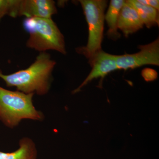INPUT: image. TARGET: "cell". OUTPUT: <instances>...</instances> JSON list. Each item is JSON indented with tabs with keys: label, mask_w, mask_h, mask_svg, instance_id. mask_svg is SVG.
Listing matches in <instances>:
<instances>
[{
	"label": "cell",
	"mask_w": 159,
	"mask_h": 159,
	"mask_svg": "<svg viewBox=\"0 0 159 159\" xmlns=\"http://www.w3.org/2000/svg\"><path fill=\"white\" fill-rule=\"evenodd\" d=\"M138 48L140 51L134 54L116 55L118 70H126L147 65L159 66V38L148 44L139 45Z\"/></svg>",
	"instance_id": "5b68a950"
},
{
	"label": "cell",
	"mask_w": 159,
	"mask_h": 159,
	"mask_svg": "<svg viewBox=\"0 0 159 159\" xmlns=\"http://www.w3.org/2000/svg\"><path fill=\"white\" fill-rule=\"evenodd\" d=\"M55 65L50 54L41 52L28 68L7 75L0 70V78L8 87L16 88L25 93L43 96L50 90L51 74Z\"/></svg>",
	"instance_id": "6da1fadb"
},
{
	"label": "cell",
	"mask_w": 159,
	"mask_h": 159,
	"mask_svg": "<svg viewBox=\"0 0 159 159\" xmlns=\"http://www.w3.org/2000/svg\"><path fill=\"white\" fill-rule=\"evenodd\" d=\"M34 95L0 86V121L7 127L14 128L24 119L43 120V114L33 104Z\"/></svg>",
	"instance_id": "7a4b0ae2"
},
{
	"label": "cell",
	"mask_w": 159,
	"mask_h": 159,
	"mask_svg": "<svg viewBox=\"0 0 159 159\" xmlns=\"http://www.w3.org/2000/svg\"><path fill=\"white\" fill-rule=\"evenodd\" d=\"M148 6L159 11V1L157 0H148Z\"/></svg>",
	"instance_id": "4fadbf2b"
},
{
	"label": "cell",
	"mask_w": 159,
	"mask_h": 159,
	"mask_svg": "<svg viewBox=\"0 0 159 159\" xmlns=\"http://www.w3.org/2000/svg\"><path fill=\"white\" fill-rule=\"evenodd\" d=\"M144 25L138 11L125 1L119 13L118 29L122 31L125 37H127L142 29Z\"/></svg>",
	"instance_id": "ba28073f"
},
{
	"label": "cell",
	"mask_w": 159,
	"mask_h": 159,
	"mask_svg": "<svg viewBox=\"0 0 159 159\" xmlns=\"http://www.w3.org/2000/svg\"><path fill=\"white\" fill-rule=\"evenodd\" d=\"M57 12L52 0H19L18 3L17 16L51 18Z\"/></svg>",
	"instance_id": "52a82bcc"
},
{
	"label": "cell",
	"mask_w": 159,
	"mask_h": 159,
	"mask_svg": "<svg viewBox=\"0 0 159 159\" xmlns=\"http://www.w3.org/2000/svg\"><path fill=\"white\" fill-rule=\"evenodd\" d=\"M23 26L29 34L26 43L28 48L41 52L54 50L66 53L64 37L52 19L26 18Z\"/></svg>",
	"instance_id": "3957f363"
},
{
	"label": "cell",
	"mask_w": 159,
	"mask_h": 159,
	"mask_svg": "<svg viewBox=\"0 0 159 159\" xmlns=\"http://www.w3.org/2000/svg\"><path fill=\"white\" fill-rule=\"evenodd\" d=\"M19 147L11 152L0 151V159H36L35 143L30 138L25 137L19 141Z\"/></svg>",
	"instance_id": "30bf717a"
},
{
	"label": "cell",
	"mask_w": 159,
	"mask_h": 159,
	"mask_svg": "<svg viewBox=\"0 0 159 159\" xmlns=\"http://www.w3.org/2000/svg\"><path fill=\"white\" fill-rule=\"evenodd\" d=\"M17 0H0V20L8 15L15 18Z\"/></svg>",
	"instance_id": "7c38bea8"
},
{
	"label": "cell",
	"mask_w": 159,
	"mask_h": 159,
	"mask_svg": "<svg viewBox=\"0 0 159 159\" xmlns=\"http://www.w3.org/2000/svg\"><path fill=\"white\" fill-rule=\"evenodd\" d=\"M89 27L87 45L76 49V51L89 59L102 50L105 11L107 6L106 0H80Z\"/></svg>",
	"instance_id": "277c9868"
},
{
	"label": "cell",
	"mask_w": 159,
	"mask_h": 159,
	"mask_svg": "<svg viewBox=\"0 0 159 159\" xmlns=\"http://www.w3.org/2000/svg\"><path fill=\"white\" fill-rule=\"evenodd\" d=\"M92 69L88 77L73 93L80 92L84 86L93 79L101 78L102 80L106 76L112 71L118 70L116 55L106 53L102 50L89 59Z\"/></svg>",
	"instance_id": "8992f818"
},
{
	"label": "cell",
	"mask_w": 159,
	"mask_h": 159,
	"mask_svg": "<svg viewBox=\"0 0 159 159\" xmlns=\"http://www.w3.org/2000/svg\"><path fill=\"white\" fill-rule=\"evenodd\" d=\"M125 2L124 0H111L108 10L105 15V20L108 27L107 34L109 38L113 40H117L121 36L118 32V20L120 11Z\"/></svg>",
	"instance_id": "9c48e42d"
},
{
	"label": "cell",
	"mask_w": 159,
	"mask_h": 159,
	"mask_svg": "<svg viewBox=\"0 0 159 159\" xmlns=\"http://www.w3.org/2000/svg\"><path fill=\"white\" fill-rule=\"evenodd\" d=\"M138 11L142 22L147 28L158 25L159 11L149 6H145L139 3L137 0L127 1Z\"/></svg>",
	"instance_id": "8fae6325"
}]
</instances>
